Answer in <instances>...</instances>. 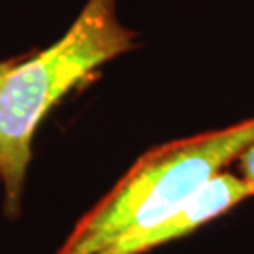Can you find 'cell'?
Masks as SVG:
<instances>
[{"label": "cell", "mask_w": 254, "mask_h": 254, "mask_svg": "<svg viewBox=\"0 0 254 254\" xmlns=\"http://www.w3.org/2000/svg\"><path fill=\"white\" fill-rule=\"evenodd\" d=\"M136 47L137 34L117 17V0H87L59 42L19 57L0 87V187L6 217L21 215L32 141L44 117L100 66Z\"/></svg>", "instance_id": "obj_1"}, {"label": "cell", "mask_w": 254, "mask_h": 254, "mask_svg": "<svg viewBox=\"0 0 254 254\" xmlns=\"http://www.w3.org/2000/svg\"><path fill=\"white\" fill-rule=\"evenodd\" d=\"M254 141V117L168 141L141 154L83 215L57 254H96L115 237L168 217L200 192Z\"/></svg>", "instance_id": "obj_2"}, {"label": "cell", "mask_w": 254, "mask_h": 254, "mask_svg": "<svg viewBox=\"0 0 254 254\" xmlns=\"http://www.w3.org/2000/svg\"><path fill=\"white\" fill-rule=\"evenodd\" d=\"M247 198H253L247 183L230 172H220L196 192L187 203L175 209L168 217L156 220L154 224L139 232L125 234L109 241L96 254H143L156 247L172 243L175 239L190 236L198 228L207 224L230 209L239 205Z\"/></svg>", "instance_id": "obj_3"}, {"label": "cell", "mask_w": 254, "mask_h": 254, "mask_svg": "<svg viewBox=\"0 0 254 254\" xmlns=\"http://www.w3.org/2000/svg\"><path fill=\"white\" fill-rule=\"evenodd\" d=\"M237 166H239V177L247 183L254 198V141L237 156Z\"/></svg>", "instance_id": "obj_4"}, {"label": "cell", "mask_w": 254, "mask_h": 254, "mask_svg": "<svg viewBox=\"0 0 254 254\" xmlns=\"http://www.w3.org/2000/svg\"><path fill=\"white\" fill-rule=\"evenodd\" d=\"M19 57H13V59H8V61H0V87H2V81H4V77L8 75V72L13 68V64L17 63Z\"/></svg>", "instance_id": "obj_5"}]
</instances>
